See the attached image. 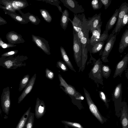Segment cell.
Returning a JSON list of instances; mask_svg holds the SVG:
<instances>
[{
  "label": "cell",
  "instance_id": "obj_21",
  "mask_svg": "<svg viewBox=\"0 0 128 128\" xmlns=\"http://www.w3.org/2000/svg\"><path fill=\"white\" fill-rule=\"evenodd\" d=\"M6 14H8L15 21L21 24H26L30 22L27 19L17 14L16 12H12L4 10Z\"/></svg>",
  "mask_w": 128,
  "mask_h": 128
},
{
  "label": "cell",
  "instance_id": "obj_39",
  "mask_svg": "<svg viewBox=\"0 0 128 128\" xmlns=\"http://www.w3.org/2000/svg\"><path fill=\"white\" fill-rule=\"evenodd\" d=\"M56 66L64 72H66L68 70L66 65L65 64L64 62L60 60H59L57 62Z\"/></svg>",
  "mask_w": 128,
  "mask_h": 128
},
{
  "label": "cell",
  "instance_id": "obj_25",
  "mask_svg": "<svg viewBox=\"0 0 128 128\" xmlns=\"http://www.w3.org/2000/svg\"><path fill=\"white\" fill-rule=\"evenodd\" d=\"M69 13L67 9L65 10L63 12L60 18V25L62 28L65 30L68 26L69 22Z\"/></svg>",
  "mask_w": 128,
  "mask_h": 128
},
{
  "label": "cell",
  "instance_id": "obj_47",
  "mask_svg": "<svg viewBox=\"0 0 128 128\" xmlns=\"http://www.w3.org/2000/svg\"><path fill=\"white\" fill-rule=\"evenodd\" d=\"M7 23L6 21L0 16V25H4Z\"/></svg>",
  "mask_w": 128,
  "mask_h": 128
},
{
  "label": "cell",
  "instance_id": "obj_48",
  "mask_svg": "<svg viewBox=\"0 0 128 128\" xmlns=\"http://www.w3.org/2000/svg\"><path fill=\"white\" fill-rule=\"evenodd\" d=\"M2 111L0 108V114H2Z\"/></svg>",
  "mask_w": 128,
  "mask_h": 128
},
{
  "label": "cell",
  "instance_id": "obj_30",
  "mask_svg": "<svg viewBox=\"0 0 128 128\" xmlns=\"http://www.w3.org/2000/svg\"><path fill=\"white\" fill-rule=\"evenodd\" d=\"M101 70L102 77L106 79L109 77L111 73V70L109 66L102 64L101 66Z\"/></svg>",
  "mask_w": 128,
  "mask_h": 128
},
{
  "label": "cell",
  "instance_id": "obj_36",
  "mask_svg": "<svg viewBox=\"0 0 128 128\" xmlns=\"http://www.w3.org/2000/svg\"><path fill=\"white\" fill-rule=\"evenodd\" d=\"M61 122L64 124L74 128H84L80 124L66 120H62Z\"/></svg>",
  "mask_w": 128,
  "mask_h": 128
},
{
  "label": "cell",
  "instance_id": "obj_46",
  "mask_svg": "<svg viewBox=\"0 0 128 128\" xmlns=\"http://www.w3.org/2000/svg\"><path fill=\"white\" fill-rule=\"evenodd\" d=\"M42 1H45L46 2L52 5L56 6L57 7L59 6V2L58 0H43Z\"/></svg>",
  "mask_w": 128,
  "mask_h": 128
},
{
  "label": "cell",
  "instance_id": "obj_27",
  "mask_svg": "<svg viewBox=\"0 0 128 128\" xmlns=\"http://www.w3.org/2000/svg\"><path fill=\"white\" fill-rule=\"evenodd\" d=\"M31 107H30L24 113L19 121L16 128H24L27 120Z\"/></svg>",
  "mask_w": 128,
  "mask_h": 128
},
{
  "label": "cell",
  "instance_id": "obj_18",
  "mask_svg": "<svg viewBox=\"0 0 128 128\" xmlns=\"http://www.w3.org/2000/svg\"><path fill=\"white\" fill-rule=\"evenodd\" d=\"M90 29V26L89 24L88 19L86 18L85 16L83 18L81 31L78 32H76L79 39H80L85 36L89 34Z\"/></svg>",
  "mask_w": 128,
  "mask_h": 128
},
{
  "label": "cell",
  "instance_id": "obj_28",
  "mask_svg": "<svg viewBox=\"0 0 128 128\" xmlns=\"http://www.w3.org/2000/svg\"><path fill=\"white\" fill-rule=\"evenodd\" d=\"M0 8L11 12H16L12 6L10 0H0Z\"/></svg>",
  "mask_w": 128,
  "mask_h": 128
},
{
  "label": "cell",
  "instance_id": "obj_33",
  "mask_svg": "<svg viewBox=\"0 0 128 128\" xmlns=\"http://www.w3.org/2000/svg\"><path fill=\"white\" fill-rule=\"evenodd\" d=\"M34 118V114L30 112L24 128H33Z\"/></svg>",
  "mask_w": 128,
  "mask_h": 128
},
{
  "label": "cell",
  "instance_id": "obj_10",
  "mask_svg": "<svg viewBox=\"0 0 128 128\" xmlns=\"http://www.w3.org/2000/svg\"><path fill=\"white\" fill-rule=\"evenodd\" d=\"M32 41L36 46L48 55L50 54V48L48 42L44 38L37 36L32 35Z\"/></svg>",
  "mask_w": 128,
  "mask_h": 128
},
{
  "label": "cell",
  "instance_id": "obj_44",
  "mask_svg": "<svg viewBox=\"0 0 128 128\" xmlns=\"http://www.w3.org/2000/svg\"><path fill=\"white\" fill-rule=\"evenodd\" d=\"M128 12L126 13L124 16L122 21V25L120 27L121 29L128 24Z\"/></svg>",
  "mask_w": 128,
  "mask_h": 128
},
{
  "label": "cell",
  "instance_id": "obj_34",
  "mask_svg": "<svg viewBox=\"0 0 128 128\" xmlns=\"http://www.w3.org/2000/svg\"><path fill=\"white\" fill-rule=\"evenodd\" d=\"M89 39V34H88L85 36L80 40L82 46V54L84 52L86 47L88 44H90Z\"/></svg>",
  "mask_w": 128,
  "mask_h": 128
},
{
  "label": "cell",
  "instance_id": "obj_29",
  "mask_svg": "<svg viewBox=\"0 0 128 128\" xmlns=\"http://www.w3.org/2000/svg\"><path fill=\"white\" fill-rule=\"evenodd\" d=\"M127 110L125 106H123L122 114L121 118V122L122 128H128V116Z\"/></svg>",
  "mask_w": 128,
  "mask_h": 128
},
{
  "label": "cell",
  "instance_id": "obj_2",
  "mask_svg": "<svg viewBox=\"0 0 128 128\" xmlns=\"http://www.w3.org/2000/svg\"><path fill=\"white\" fill-rule=\"evenodd\" d=\"M73 49L74 57L75 62L78 67L80 68L82 63V53L81 45L80 40L76 32L73 29Z\"/></svg>",
  "mask_w": 128,
  "mask_h": 128
},
{
  "label": "cell",
  "instance_id": "obj_22",
  "mask_svg": "<svg viewBox=\"0 0 128 128\" xmlns=\"http://www.w3.org/2000/svg\"><path fill=\"white\" fill-rule=\"evenodd\" d=\"M120 9V7L116 9L107 22L105 30L108 32L113 27L117 20Z\"/></svg>",
  "mask_w": 128,
  "mask_h": 128
},
{
  "label": "cell",
  "instance_id": "obj_4",
  "mask_svg": "<svg viewBox=\"0 0 128 128\" xmlns=\"http://www.w3.org/2000/svg\"><path fill=\"white\" fill-rule=\"evenodd\" d=\"M102 22L101 21L96 28L92 32V35L89 39V44L92 46L96 43L102 41H106L109 36L108 32L106 30L104 31L101 35V28Z\"/></svg>",
  "mask_w": 128,
  "mask_h": 128
},
{
  "label": "cell",
  "instance_id": "obj_32",
  "mask_svg": "<svg viewBox=\"0 0 128 128\" xmlns=\"http://www.w3.org/2000/svg\"><path fill=\"white\" fill-rule=\"evenodd\" d=\"M40 11L42 16L46 22L50 23L52 20V17L48 12L45 9H40Z\"/></svg>",
  "mask_w": 128,
  "mask_h": 128
},
{
  "label": "cell",
  "instance_id": "obj_6",
  "mask_svg": "<svg viewBox=\"0 0 128 128\" xmlns=\"http://www.w3.org/2000/svg\"><path fill=\"white\" fill-rule=\"evenodd\" d=\"M85 97L90 110L92 114L102 124L104 122V118L99 112L96 106L92 100L88 92L83 88Z\"/></svg>",
  "mask_w": 128,
  "mask_h": 128
},
{
  "label": "cell",
  "instance_id": "obj_5",
  "mask_svg": "<svg viewBox=\"0 0 128 128\" xmlns=\"http://www.w3.org/2000/svg\"><path fill=\"white\" fill-rule=\"evenodd\" d=\"M116 37V34L112 32L106 40V43L102 51L101 58L104 62H109L107 58L114 44Z\"/></svg>",
  "mask_w": 128,
  "mask_h": 128
},
{
  "label": "cell",
  "instance_id": "obj_12",
  "mask_svg": "<svg viewBox=\"0 0 128 128\" xmlns=\"http://www.w3.org/2000/svg\"><path fill=\"white\" fill-rule=\"evenodd\" d=\"M74 17L72 20L69 18V20L72 23L73 29L76 32H78L81 30L84 17L85 16L84 14H74Z\"/></svg>",
  "mask_w": 128,
  "mask_h": 128
},
{
  "label": "cell",
  "instance_id": "obj_9",
  "mask_svg": "<svg viewBox=\"0 0 128 128\" xmlns=\"http://www.w3.org/2000/svg\"><path fill=\"white\" fill-rule=\"evenodd\" d=\"M64 6L68 8L74 14L82 13L84 10L81 5H80L78 2L74 0H60Z\"/></svg>",
  "mask_w": 128,
  "mask_h": 128
},
{
  "label": "cell",
  "instance_id": "obj_35",
  "mask_svg": "<svg viewBox=\"0 0 128 128\" xmlns=\"http://www.w3.org/2000/svg\"><path fill=\"white\" fill-rule=\"evenodd\" d=\"M14 1L16 5L20 10L24 8L29 5L26 0H15Z\"/></svg>",
  "mask_w": 128,
  "mask_h": 128
},
{
  "label": "cell",
  "instance_id": "obj_16",
  "mask_svg": "<svg viewBox=\"0 0 128 128\" xmlns=\"http://www.w3.org/2000/svg\"><path fill=\"white\" fill-rule=\"evenodd\" d=\"M64 92L74 98L76 100H82L84 98L80 93L76 91L74 88L70 84L64 88Z\"/></svg>",
  "mask_w": 128,
  "mask_h": 128
},
{
  "label": "cell",
  "instance_id": "obj_24",
  "mask_svg": "<svg viewBox=\"0 0 128 128\" xmlns=\"http://www.w3.org/2000/svg\"><path fill=\"white\" fill-rule=\"evenodd\" d=\"M104 43L105 41L100 42L92 46L91 48L88 47L90 52L93 54L100 52L99 55H101Z\"/></svg>",
  "mask_w": 128,
  "mask_h": 128
},
{
  "label": "cell",
  "instance_id": "obj_8",
  "mask_svg": "<svg viewBox=\"0 0 128 128\" xmlns=\"http://www.w3.org/2000/svg\"><path fill=\"white\" fill-rule=\"evenodd\" d=\"M120 8V10L116 26L112 32L116 34L120 31L121 29L120 27L124 16L126 13L128 12V4L126 2H123Z\"/></svg>",
  "mask_w": 128,
  "mask_h": 128
},
{
  "label": "cell",
  "instance_id": "obj_20",
  "mask_svg": "<svg viewBox=\"0 0 128 128\" xmlns=\"http://www.w3.org/2000/svg\"><path fill=\"white\" fill-rule=\"evenodd\" d=\"M18 11L21 14L22 16L24 18L27 19L32 24L37 25L39 24L41 21L38 18L29 12L24 14L20 10H19Z\"/></svg>",
  "mask_w": 128,
  "mask_h": 128
},
{
  "label": "cell",
  "instance_id": "obj_17",
  "mask_svg": "<svg viewBox=\"0 0 128 128\" xmlns=\"http://www.w3.org/2000/svg\"><path fill=\"white\" fill-rule=\"evenodd\" d=\"M101 13L98 14H95L93 16L88 18V21L89 25L90 26V33L92 32L96 28L101 22Z\"/></svg>",
  "mask_w": 128,
  "mask_h": 128
},
{
  "label": "cell",
  "instance_id": "obj_1",
  "mask_svg": "<svg viewBox=\"0 0 128 128\" xmlns=\"http://www.w3.org/2000/svg\"><path fill=\"white\" fill-rule=\"evenodd\" d=\"M27 57L18 55L15 57L6 58H0V66L7 69H15L18 67L24 66L22 62L26 59Z\"/></svg>",
  "mask_w": 128,
  "mask_h": 128
},
{
  "label": "cell",
  "instance_id": "obj_14",
  "mask_svg": "<svg viewBox=\"0 0 128 128\" xmlns=\"http://www.w3.org/2000/svg\"><path fill=\"white\" fill-rule=\"evenodd\" d=\"M35 110V115L37 119L42 117L46 112V106L44 102L38 98L36 99Z\"/></svg>",
  "mask_w": 128,
  "mask_h": 128
},
{
  "label": "cell",
  "instance_id": "obj_26",
  "mask_svg": "<svg viewBox=\"0 0 128 128\" xmlns=\"http://www.w3.org/2000/svg\"><path fill=\"white\" fill-rule=\"evenodd\" d=\"M60 50L62 57L64 62L72 70L76 72L64 48L62 46H61Z\"/></svg>",
  "mask_w": 128,
  "mask_h": 128
},
{
  "label": "cell",
  "instance_id": "obj_23",
  "mask_svg": "<svg viewBox=\"0 0 128 128\" xmlns=\"http://www.w3.org/2000/svg\"><path fill=\"white\" fill-rule=\"evenodd\" d=\"M122 94V83L118 84L115 87L113 93V99L114 101H121Z\"/></svg>",
  "mask_w": 128,
  "mask_h": 128
},
{
  "label": "cell",
  "instance_id": "obj_11",
  "mask_svg": "<svg viewBox=\"0 0 128 128\" xmlns=\"http://www.w3.org/2000/svg\"><path fill=\"white\" fill-rule=\"evenodd\" d=\"M6 38L8 43L11 44L24 43L25 42L22 36L16 32L12 31L8 32L6 35Z\"/></svg>",
  "mask_w": 128,
  "mask_h": 128
},
{
  "label": "cell",
  "instance_id": "obj_41",
  "mask_svg": "<svg viewBox=\"0 0 128 128\" xmlns=\"http://www.w3.org/2000/svg\"><path fill=\"white\" fill-rule=\"evenodd\" d=\"M16 46V44H11L4 42L1 38H0V46L3 48H12Z\"/></svg>",
  "mask_w": 128,
  "mask_h": 128
},
{
  "label": "cell",
  "instance_id": "obj_42",
  "mask_svg": "<svg viewBox=\"0 0 128 128\" xmlns=\"http://www.w3.org/2000/svg\"><path fill=\"white\" fill-rule=\"evenodd\" d=\"M46 76V78L50 80L53 79L54 77V73L51 70L46 68L45 70Z\"/></svg>",
  "mask_w": 128,
  "mask_h": 128
},
{
  "label": "cell",
  "instance_id": "obj_13",
  "mask_svg": "<svg viewBox=\"0 0 128 128\" xmlns=\"http://www.w3.org/2000/svg\"><path fill=\"white\" fill-rule=\"evenodd\" d=\"M128 62V53L126 54L122 60L116 65L113 76L114 78L118 76H121L123 72L126 69L127 67Z\"/></svg>",
  "mask_w": 128,
  "mask_h": 128
},
{
  "label": "cell",
  "instance_id": "obj_15",
  "mask_svg": "<svg viewBox=\"0 0 128 128\" xmlns=\"http://www.w3.org/2000/svg\"><path fill=\"white\" fill-rule=\"evenodd\" d=\"M36 74H35L29 80L28 84L18 98V103H20L31 91L35 83Z\"/></svg>",
  "mask_w": 128,
  "mask_h": 128
},
{
  "label": "cell",
  "instance_id": "obj_38",
  "mask_svg": "<svg viewBox=\"0 0 128 128\" xmlns=\"http://www.w3.org/2000/svg\"><path fill=\"white\" fill-rule=\"evenodd\" d=\"M18 52V50H17L9 51L2 54L1 55V57L5 58L9 57H14Z\"/></svg>",
  "mask_w": 128,
  "mask_h": 128
},
{
  "label": "cell",
  "instance_id": "obj_40",
  "mask_svg": "<svg viewBox=\"0 0 128 128\" xmlns=\"http://www.w3.org/2000/svg\"><path fill=\"white\" fill-rule=\"evenodd\" d=\"M99 92V96L100 98L104 102L106 106L108 107V101L106 96L105 94L102 91H100Z\"/></svg>",
  "mask_w": 128,
  "mask_h": 128
},
{
  "label": "cell",
  "instance_id": "obj_7",
  "mask_svg": "<svg viewBox=\"0 0 128 128\" xmlns=\"http://www.w3.org/2000/svg\"><path fill=\"white\" fill-rule=\"evenodd\" d=\"M10 91L8 86L4 88L1 96V105L2 111L8 115L10 107Z\"/></svg>",
  "mask_w": 128,
  "mask_h": 128
},
{
  "label": "cell",
  "instance_id": "obj_31",
  "mask_svg": "<svg viewBox=\"0 0 128 128\" xmlns=\"http://www.w3.org/2000/svg\"><path fill=\"white\" fill-rule=\"evenodd\" d=\"M29 75L27 74L24 76L21 80L18 90L19 92H21L26 87L29 81Z\"/></svg>",
  "mask_w": 128,
  "mask_h": 128
},
{
  "label": "cell",
  "instance_id": "obj_3",
  "mask_svg": "<svg viewBox=\"0 0 128 128\" xmlns=\"http://www.w3.org/2000/svg\"><path fill=\"white\" fill-rule=\"evenodd\" d=\"M102 63L100 58L96 60L89 74V78L93 80L96 83L103 85L102 76L101 70Z\"/></svg>",
  "mask_w": 128,
  "mask_h": 128
},
{
  "label": "cell",
  "instance_id": "obj_43",
  "mask_svg": "<svg viewBox=\"0 0 128 128\" xmlns=\"http://www.w3.org/2000/svg\"><path fill=\"white\" fill-rule=\"evenodd\" d=\"M58 78L60 82V86H63L64 88H66L68 85L63 78L61 75L59 74L58 75Z\"/></svg>",
  "mask_w": 128,
  "mask_h": 128
},
{
  "label": "cell",
  "instance_id": "obj_45",
  "mask_svg": "<svg viewBox=\"0 0 128 128\" xmlns=\"http://www.w3.org/2000/svg\"><path fill=\"white\" fill-rule=\"evenodd\" d=\"M103 5L104 6V9L106 10L110 4L112 0H100Z\"/></svg>",
  "mask_w": 128,
  "mask_h": 128
},
{
  "label": "cell",
  "instance_id": "obj_19",
  "mask_svg": "<svg viewBox=\"0 0 128 128\" xmlns=\"http://www.w3.org/2000/svg\"><path fill=\"white\" fill-rule=\"evenodd\" d=\"M126 29L123 34L119 43L118 51L120 53L123 52L128 46V29Z\"/></svg>",
  "mask_w": 128,
  "mask_h": 128
},
{
  "label": "cell",
  "instance_id": "obj_37",
  "mask_svg": "<svg viewBox=\"0 0 128 128\" xmlns=\"http://www.w3.org/2000/svg\"><path fill=\"white\" fill-rule=\"evenodd\" d=\"M91 4L94 10H97L101 8L103 4L100 0H94L91 2Z\"/></svg>",
  "mask_w": 128,
  "mask_h": 128
}]
</instances>
